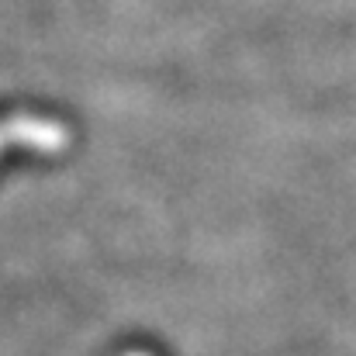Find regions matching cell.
<instances>
[{"instance_id":"1","label":"cell","mask_w":356,"mask_h":356,"mask_svg":"<svg viewBox=\"0 0 356 356\" xmlns=\"http://www.w3.org/2000/svg\"><path fill=\"white\" fill-rule=\"evenodd\" d=\"M10 135H14V138H28V142H38V145L52 149V145H59V135H63V131H59L56 124H45V121H31V118L24 121L21 118V124H17V121H10L7 128H0V145H3Z\"/></svg>"}]
</instances>
